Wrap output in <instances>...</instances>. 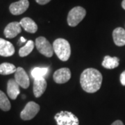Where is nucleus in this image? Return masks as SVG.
I'll return each mask as SVG.
<instances>
[{
    "mask_svg": "<svg viewBox=\"0 0 125 125\" xmlns=\"http://www.w3.org/2000/svg\"><path fill=\"white\" fill-rule=\"evenodd\" d=\"M102 83V75L100 72L94 68L85 69L81 74V85L86 93H96L100 89Z\"/></svg>",
    "mask_w": 125,
    "mask_h": 125,
    "instance_id": "f257e3e1",
    "label": "nucleus"
},
{
    "mask_svg": "<svg viewBox=\"0 0 125 125\" xmlns=\"http://www.w3.org/2000/svg\"><path fill=\"white\" fill-rule=\"evenodd\" d=\"M54 52L62 61H67L71 55V47L69 42L63 38H58L53 43Z\"/></svg>",
    "mask_w": 125,
    "mask_h": 125,
    "instance_id": "f03ea898",
    "label": "nucleus"
},
{
    "mask_svg": "<svg viewBox=\"0 0 125 125\" xmlns=\"http://www.w3.org/2000/svg\"><path fill=\"white\" fill-rule=\"evenodd\" d=\"M86 15V10L81 6H76L72 9L67 15V24L69 26L74 27L84 19Z\"/></svg>",
    "mask_w": 125,
    "mask_h": 125,
    "instance_id": "7ed1b4c3",
    "label": "nucleus"
},
{
    "mask_svg": "<svg viewBox=\"0 0 125 125\" xmlns=\"http://www.w3.org/2000/svg\"><path fill=\"white\" fill-rule=\"evenodd\" d=\"M57 125H79L78 117L70 111H62L56 113L54 116Z\"/></svg>",
    "mask_w": 125,
    "mask_h": 125,
    "instance_id": "20e7f679",
    "label": "nucleus"
},
{
    "mask_svg": "<svg viewBox=\"0 0 125 125\" xmlns=\"http://www.w3.org/2000/svg\"><path fill=\"white\" fill-rule=\"evenodd\" d=\"M36 47L40 54L44 55L46 57L50 58L54 54L53 45L49 42L45 37L40 36L37 38L36 40Z\"/></svg>",
    "mask_w": 125,
    "mask_h": 125,
    "instance_id": "39448f33",
    "label": "nucleus"
},
{
    "mask_svg": "<svg viewBox=\"0 0 125 125\" xmlns=\"http://www.w3.org/2000/svg\"><path fill=\"white\" fill-rule=\"evenodd\" d=\"M40 111V106L34 102H29L27 104L21 113L20 117L23 120H30L38 114Z\"/></svg>",
    "mask_w": 125,
    "mask_h": 125,
    "instance_id": "423d86ee",
    "label": "nucleus"
},
{
    "mask_svg": "<svg viewBox=\"0 0 125 125\" xmlns=\"http://www.w3.org/2000/svg\"><path fill=\"white\" fill-rule=\"evenodd\" d=\"M15 80L18 83V85L22 88L27 89L29 87V78L22 67H19L17 68L16 72H15Z\"/></svg>",
    "mask_w": 125,
    "mask_h": 125,
    "instance_id": "0eeeda50",
    "label": "nucleus"
},
{
    "mask_svg": "<svg viewBox=\"0 0 125 125\" xmlns=\"http://www.w3.org/2000/svg\"><path fill=\"white\" fill-rule=\"evenodd\" d=\"M29 6V1L28 0H20L13 2L9 6L10 13L14 15H19L24 13Z\"/></svg>",
    "mask_w": 125,
    "mask_h": 125,
    "instance_id": "6e6552de",
    "label": "nucleus"
},
{
    "mask_svg": "<svg viewBox=\"0 0 125 125\" xmlns=\"http://www.w3.org/2000/svg\"><path fill=\"white\" fill-rule=\"evenodd\" d=\"M70 78H71V72L70 70L67 67H62L61 69H58L54 74V81L58 84L66 83L70 79Z\"/></svg>",
    "mask_w": 125,
    "mask_h": 125,
    "instance_id": "1a4fd4ad",
    "label": "nucleus"
},
{
    "mask_svg": "<svg viewBox=\"0 0 125 125\" xmlns=\"http://www.w3.org/2000/svg\"><path fill=\"white\" fill-rule=\"evenodd\" d=\"M22 31V27L20 22H13L9 23V24L5 27L4 36L7 38H13L18 36Z\"/></svg>",
    "mask_w": 125,
    "mask_h": 125,
    "instance_id": "9d476101",
    "label": "nucleus"
},
{
    "mask_svg": "<svg viewBox=\"0 0 125 125\" xmlns=\"http://www.w3.org/2000/svg\"><path fill=\"white\" fill-rule=\"evenodd\" d=\"M15 53V47L11 42L3 38H0V56L9 57Z\"/></svg>",
    "mask_w": 125,
    "mask_h": 125,
    "instance_id": "9b49d317",
    "label": "nucleus"
},
{
    "mask_svg": "<svg viewBox=\"0 0 125 125\" xmlns=\"http://www.w3.org/2000/svg\"><path fill=\"white\" fill-rule=\"evenodd\" d=\"M47 81L45 78L34 79L33 82V94L34 96L38 98L42 96V94L45 93L47 88Z\"/></svg>",
    "mask_w": 125,
    "mask_h": 125,
    "instance_id": "f8f14e48",
    "label": "nucleus"
},
{
    "mask_svg": "<svg viewBox=\"0 0 125 125\" xmlns=\"http://www.w3.org/2000/svg\"><path fill=\"white\" fill-rule=\"evenodd\" d=\"M113 38L115 44L118 47L125 45V30L122 27H117L113 31Z\"/></svg>",
    "mask_w": 125,
    "mask_h": 125,
    "instance_id": "ddd939ff",
    "label": "nucleus"
},
{
    "mask_svg": "<svg viewBox=\"0 0 125 125\" xmlns=\"http://www.w3.org/2000/svg\"><path fill=\"white\" fill-rule=\"evenodd\" d=\"M20 93V85L15 79H10L7 83V94L11 99H16Z\"/></svg>",
    "mask_w": 125,
    "mask_h": 125,
    "instance_id": "4468645a",
    "label": "nucleus"
},
{
    "mask_svg": "<svg viewBox=\"0 0 125 125\" xmlns=\"http://www.w3.org/2000/svg\"><path fill=\"white\" fill-rule=\"evenodd\" d=\"M20 24L21 27L27 32L31 33H36L38 30V25L36 23L30 18H22Z\"/></svg>",
    "mask_w": 125,
    "mask_h": 125,
    "instance_id": "2eb2a0df",
    "label": "nucleus"
},
{
    "mask_svg": "<svg viewBox=\"0 0 125 125\" xmlns=\"http://www.w3.org/2000/svg\"><path fill=\"white\" fill-rule=\"evenodd\" d=\"M120 63V59L117 57H111L110 56H106L102 62V66L106 69H114L118 67Z\"/></svg>",
    "mask_w": 125,
    "mask_h": 125,
    "instance_id": "dca6fc26",
    "label": "nucleus"
},
{
    "mask_svg": "<svg viewBox=\"0 0 125 125\" xmlns=\"http://www.w3.org/2000/svg\"><path fill=\"white\" fill-rule=\"evenodd\" d=\"M17 68L12 63L4 62L0 65V74L1 75H9L15 73Z\"/></svg>",
    "mask_w": 125,
    "mask_h": 125,
    "instance_id": "f3484780",
    "label": "nucleus"
},
{
    "mask_svg": "<svg viewBox=\"0 0 125 125\" xmlns=\"http://www.w3.org/2000/svg\"><path fill=\"white\" fill-rule=\"evenodd\" d=\"M34 42L33 40H28L26 45L21 47L19 50V55L21 57H25L31 53L34 48Z\"/></svg>",
    "mask_w": 125,
    "mask_h": 125,
    "instance_id": "a211bd4d",
    "label": "nucleus"
},
{
    "mask_svg": "<svg viewBox=\"0 0 125 125\" xmlns=\"http://www.w3.org/2000/svg\"><path fill=\"white\" fill-rule=\"evenodd\" d=\"M11 108L10 102L6 94L0 90V108L4 111H9Z\"/></svg>",
    "mask_w": 125,
    "mask_h": 125,
    "instance_id": "6ab92c4d",
    "label": "nucleus"
},
{
    "mask_svg": "<svg viewBox=\"0 0 125 125\" xmlns=\"http://www.w3.org/2000/svg\"><path fill=\"white\" fill-rule=\"evenodd\" d=\"M49 70L48 67H35L31 70V76L34 79L44 78Z\"/></svg>",
    "mask_w": 125,
    "mask_h": 125,
    "instance_id": "aec40b11",
    "label": "nucleus"
},
{
    "mask_svg": "<svg viewBox=\"0 0 125 125\" xmlns=\"http://www.w3.org/2000/svg\"><path fill=\"white\" fill-rule=\"evenodd\" d=\"M36 1L40 5H45L48 4L51 0H36Z\"/></svg>",
    "mask_w": 125,
    "mask_h": 125,
    "instance_id": "412c9836",
    "label": "nucleus"
},
{
    "mask_svg": "<svg viewBox=\"0 0 125 125\" xmlns=\"http://www.w3.org/2000/svg\"><path fill=\"white\" fill-rule=\"evenodd\" d=\"M120 81L122 85H125V71H124L120 75Z\"/></svg>",
    "mask_w": 125,
    "mask_h": 125,
    "instance_id": "4be33fe9",
    "label": "nucleus"
},
{
    "mask_svg": "<svg viewBox=\"0 0 125 125\" xmlns=\"http://www.w3.org/2000/svg\"><path fill=\"white\" fill-rule=\"evenodd\" d=\"M111 125H124V124L121 120H116Z\"/></svg>",
    "mask_w": 125,
    "mask_h": 125,
    "instance_id": "5701e85b",
    "label": "nucleus"
},
{
    "mask_svg": "<svg viewBox=\"0 0 125 125\" xmlns=\"http://www.w3.org/2000/svg\"><path fill=\"white\" fill-rule=\"evenodd\" d=\"M122 7L123 8V9L125 10V0H123L122 2Z\"/></svg>",
    "mask_w": 125,
    "mask_h": 125,
    "instance_id": "b1692460",
    "label": "nucleus"
},
{
    "mask_svg": "<svg viewBox=\"0 0 125 125\" xmlns=\"http://www.w3.org/2000/svg\"><path fill=\"white\" fill-rule=\"evenodd\" d=\"M26 41H27V40H25L23 37H21V38H20V42H25Z\"/></svg>",
    "mask_w": 125,
    "mask_h": 125,
    "instance_id": "393cba45",
    "label": "nucleus"
}]
</instances>
